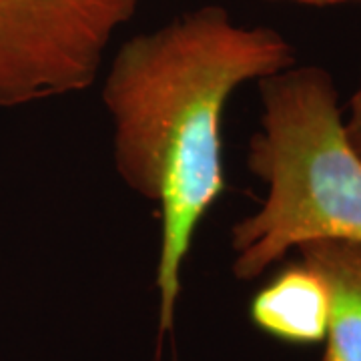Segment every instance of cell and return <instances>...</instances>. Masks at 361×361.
I'll use <instances>...</instances> for the list:
<instances>
[{"label": "cell", "instance_id": "1", "mask_svg": "<svg viewBox=\"0 0 361 361\" xmlns=\"http://www.w3.org/2000/svg\"><path fill=\"white\" fill-rule=\"evenodd\" d=\"M295 65L267 26H239L207 4L129 39L103 82L113 159L125 185L159 207V334H171L180 277L201 221L225 191L221 121L231 94Z\"/></svg>", "mask_w": 361, "mask_h": 361}, {"label": "cell", "instance_id": "2", "mask_svg": "<svg viewBox=\"0 0 361 361\" xmlns=\"http://www.w3.org/2000/svg\"><path fill=\"white\" fill-rule=\"evenodd\" d=\"M259 90L263 111L247 167L267 195L231 227L233 275L241 281L310 241L361 243V159L331 73L293 65L259 80Z\"/></svg>", "mask_w": 361, "mask_h": 361}, {"label": "cell", "instance_id": "3", "mask_svg": "<svg viewBox=\"0 0 361 361\" xmlns=\"http://www.w3.org/2000/svg\"><path fill=\"white\" fill-rule=\"evenodd\" d=\"M139 0H0V109L94 85Z\"/></svg>", "mask_w": 361, "mask_h": 361}, {"label": "cell", "instance_id": "4", "mask_svg": "<svg viewBox=\"0 0 361 361\" xmlns=\"http://www.w3.org/2000/svg\"><path fill=\"white\" fill-rule=\"evenodd\" d=\"M251 319L261 331L287 343H319L329 323L327 285L303 261L289 265L253 297Z\"/></svg>", "mask_w": 361, "mask_h": 361}, {"label": "cell", "instance_id": "5", "mask_svg": "<svg viewBox=\"0 0 361 361\" xmlns=\"http://www.w3.org/2000/svg\"><path fill=\"white\" fill-rule=\"evenodd\" d=\"M297 251L329 291L325 361H361V243L310 241Z\"/></svg>", "mask_w": 361, "mask_h": 361}, {"label": "cell", "instance_id": "6", "mask_svg": "<svg viewBox=\"0 0 361 361\" xmlns=\"http://www.w3.org/2000/svg\"><path fill=\"white\" fill-rule=\"evenodd\" d=\"M343 127H345L349 145L361 159V87L349 99L348 118L343 121Z\"/></svg>", "mask_w": 361, "mask_h": 361}, {"label": "cell", "instance_id": "7", "mask_svg": "<svg viewBox=\"0 0 361 361\" xmlns=\"http://www.w3.org/2000/svg\"><path fill=\"white\" fill-rule=\"evenodd\" d=\"M275 2H293V4H303V6H334V4H343L351 0H275Z\"/></svg>", "mask_w": 361, "mask_h": 361}]
</instances>
